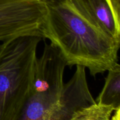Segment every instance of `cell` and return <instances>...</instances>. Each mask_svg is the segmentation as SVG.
Wrapping results in <instances>:
<instances>
[{
  "label": "cell",
  "mask_w": 120,
  "mask_h": 120,
  "mask_svg": "<svg viewBox=\"0 0 120 120\" xmlns=\"http://www.w3.org/2000/svg\"><path fill=\"white\" fill-rule=\"evenodd\" d=\"M43 1L47 13L41 36L50 40L67 66H82L95 77L118 62L120 45L84 18L68 0Z\"/></svg>",
  "instance_id": "obj_1"
},
{
  "label": "cell",
  "mask_w": 120,
  "mask_h": 120,
  "mask_svg": "<svg viewBox=\"0 0 120 120\" xmlns=\"http://www.w3.org/2000/svg\"><path fill=\"white\" fill-rule=\"evenodd\" d=\"M42 40L26 35L0 44V120H19L30 95Z\"/></svg>",
  "instance_id": "obj_2"
},
{
  "label": "cell",
  "mask_w": 120,
  "mask_h": 120,
  "mask_svg": "<svg viewBox=\"0 0 120 120\" xmlns=\"http://www.w3.org/2000/svg\"><path fill=\"white\" fill-rule=\"evenodd\" d=\"M46 13L43 0H0V41L26 35L42 37Z\"/></svg>",
  "instance_id": "obj_3"
},
{
  "label": "cell",
  "mask_w": 120,
  "mask_h": 120,
  "mask_svg": "<svg viewBox=\"0 0 120 120\" xmlns=\"http://www.w3.org/2000/svg\"><path fill=\"white\" fill-rule=\"evenodd\" d=\"M95 102L89 89L86 68L76 66L73 75L64 84L63 93L57 103L33 120H71L76 111Z\"/></svg>",
  "instance_id": "obj_4"
},
{
  "label": "cell",
  "mask_w": 120,
  "mask_h": 120,
  "mask_svg": "<svg viewBox=\"0 0 120 120\" xmlns=\"http://www.w3.org/2000/svg\"><path fill=\"white\" fill-rule=\"evenodd\" d=\"M84 18L120 45V11L109 0H68Z\"/></svg>",
  "instance_id": "obj_5"
},
{
  "label": "cell",
  "mask_w": 120,
  "mask_h": 120,
  "mask_svg": "<svg viewBox=\"0 0 120 120\" xmlns=\"http://www.w3.org/2000/svg\"><path fill=\"white\" fill-rule=\"evenodd\" d=\"M96 102L120 108V65L117 62L108 71L103 89Z\"/></svg>",
  "instance_id": "obj_6"
},
{
  "label": "cell",
  "mask_w": 120,
  "mask_h": 120,
  "mask_svg": "<svg viewBox=\"0 0 120 120\" xmlns=\"http://www.w3.org/2000/svg\"><path fill=\"white\" fill-rule=\"evenodd\" d=\"M116 110L112 105L95 102L76 111L71 120H112L111 116Z\"/></svg>",
  "instance_id": "obj_7"
},
{
  "label": "cell",
  "mask_w": 120,
  "mask_h": 120,
  "mask_svg": "<svg viewBox=\"0 0 120 120\" xmlns=\"http://www.w3.org/2000/svg\"><path fill=\"white\" fill-rule=\"evenodd\" d=\"M112 5L118 10H120V0H109Z\"/></svg>",
  "instance_id": "obj_8"
}]
</instances>
